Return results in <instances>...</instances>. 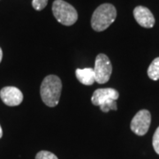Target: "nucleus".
Listing matches in <instances>:
<instances>
[{
	"mask_svg": "<svg viewBox=\"0 0 159 159\" xmlns=\"http://www.w3.org/2000/svg\"><path fill=\"white\" fill-rule=\"evenodd\" d=\"M1 100L8 106H17L23 101V94L16 87H5L0 91Z\"/></svg>",
	"mask_w": 159,
	"mask_h": 159,
	"instance_id": "7",
	"label": "nucleus"
},
{
	"mask_svg": "<svg viewBox=\"0 0 159 159\" xmlns=\"http://www.w3.org/2000/svg\"><path fill=\"white\" fill-rule=\"evenodd\" d=\"M3 136V130H2V127H1V125H0V138Z\"/></svg>",
	"mask_w": 159,
	"mask_h": 159,
	"instance_id": "16",
	"label": "nucleus"
},
{
	"mask_svg": "<svg viewBox=\"0 0 159 159\" xmlns=\"http://www.w3.org/2000/svg\"><path fill=\"white\" fill-rule=\"evenodd\" d=\"M52 12L57 21L65 26H72L78 20V13L74 6L64 0H55Z\"/></svg>",
	"mask_w": 159,
	"mask_h": 159,
	"instance_id": "3",
	"label": "nucleus"
},
{
	"mask_svg": "<svg viewBox=\"0 0 159 159\" xmlns=\"http://www.w3.org/2000/svg\"><path fill=\"white\" fill-rule=\"evenodd\" d=\"M119 97V92L114 89H98L93 93V96L91 97V102L96 106H101L111 101H117Z\"/></svg>",
	"mask_w": 159,
	"mask_h": 159,
	"instance_id": "6",
	"label": "nucleus"
},
{
	"mask_svg": "<svg viewBox=\"0 0 159 159\" xmlns=\"http://www.w3.org/2000/svg\"><path fill=\"white\" fill-rule=\"evenodd\" d=\"M35 159H58L56 155L51 153L50 151H46V150H42L36 154Z\"/></svg>",
	"mask_w": 159,
	"mask_h": 159,
	"instance_id": "11",
	"label": "nucleus"
},
{
	"mask_svg": "<svg viewBox=\"0 0 159 159\" xmlns=\"http://www.w3.org/2000/svg\"><path fill=\"white\" fill-rule=\"evenodd\" d=\"M75 75L78 80L83 85L91 86L96 82V75L94 68L88 67L83 69H76Z\"/></svg>",
	"mask_w": 159,
	"mask_h": 159,
	"instance_id": "9",
	"label": "nucleus"
},
{
	"mask_svg": "<svg viewBox=\"0 0 159 159\" xmlns=\"http://www.w3.org/2000/svg\"><path fill=\"white\" fill-rule=\"evenodd\" d=\"M151 122V114L148 110L139 111L131 121V130L135 134L142 136L147 134Z\"/></svg>",
	"mask_w": 159,
	"mask_h": 159,
	"instance_id": "5",
	"label": "nucleus"
},
{
	"mask_svg": "<svg viewBox=\"0 0 159 159\" xmlns=\"http://www.w3.org/2000/svg\"><path fill=\"white\" fill-rule=\"evenodd\" d=\"M117 10L111 4H102L99 6L91 18L92 29L97 32H102L107 29L115 21Z\"/></svg>",
	"mask_w": 159,
	"mask_h": 159,
	"instance_id": "2",
	"label": "nucleus"
},
{
	"mask_svg": "<svg viewBox=\"0 0 159 159\" xmlns=\"http://www.w3.org/2000/svg\"><path fill=\"white\" fill-rule=\"evenodd\" d=\"M47 4H48V0H33L32 1V6L36 11H41L44 9Z\"/></svg>",
	"mask_w": 159,
	"mask_h": 159,
	"instance_id": "13",
	"label": "nucleus"
},
{
	"mask_svg": "<svg viewBox=\"0 0 159 159\" xmlns=\"http://www.w3.org/2000/svg\"><path fill=\"white\" fill-rule=\"evenodd\" d=\"M152 144L155 151L159 155V126L156 130L153 135V140H152Z\"/></svg>",
	"mask_w": 159,
	"mask_h": 159,
	"instance_id": "14",
	"label": "nucleus"
},
{
	"mask_svg": "<svg viewBox=\"0 0 159 159\" xmlns=\"http://www.w3.org/2000/svg\"><path fill=\"white\" fill-rule=\"evenodd\" d=\"M148 75L153 80H159V57L155 58L148 66Z\"/></svg>",
	"mask_w": 159,
	"mask_h": 159,
	"instance_id": "10",
	"label": "nucleus"
},
{
	"mask_svg": "<svg viewBox=\"0 0 159 159\" xmlns=\"http://www.w3.org/2000/svg\"><path fill=\"white\" fill-rule=\"evenodd\" d=\"M99 107L101 109V111H103V112H108V111H111V110L116 111V110L118 109L116 101H111L110 102H107V103H105V104H103V105H101V106H99Z\"/></svg>",
	"mask_w": 159,
	"mask_h": 159,
	"instance_id": "12",
	"label": "nucleus"
},
{
	"mask_svg": "<svg viewBox=\"0 0 159 159\" xmlns=\"http://www.w3.org/2000/svg\"><path fill=\"white\" fill-rule=\"evenodd\" d=\"M2 57H3V51H2V49L0 48V63L2 60Z\"/></svg>",
	"mask_w": 159,
	"mask_h": 159,
	"instance_id": "15",
	"label": "nucleus"
},
{
	"mask_svg": "<svg viewBox=\"0 0 159 159\" xmlns=\"http://www.w3.org/2000/svg\"><path fill=\"white\" fill-rule=\"evenodd\" d=\"M62 82L57 75H48L43 79L40 94L43 102L49 107H55L60 100Z\"/></svg>",
	"mask_w": 159,
	"mask_h": 159,
	"instance_id": "1",
	"label": "nucleus"
},
{
	"mask_svg": "<svg viewBox=\"0 0 159 159\" xmlns=\"http://www.w3.org/2000/svg\"><path fill=\"white\" fill-rule=\"evenodd\" d=\"M134 16L137 23L146 29H151L155 25V18L150 10L145 6H136L134 10Z\"/></svg>",
	"mask_w": 159,
	"mask_h": 159,
	"instance_id": "8",
	"label": "nucleus"
},
{
	"mask_svg": "<svg viewBox=\"0 0 159 159\" xmlns=\"http://www.w3.org/2000/svg\"><path fill=\"white\" fill-rule=\"evenodd\" d=\"M94 72L96 75V81L99 84H103L108 81L112 73V66L105 54H98L96 57Z\"/></svg>",
	"mask_w": 159,
	"mask_h": 159,
	"instance_id": "4",
	"label": "nucleus"
}]
</instances>
